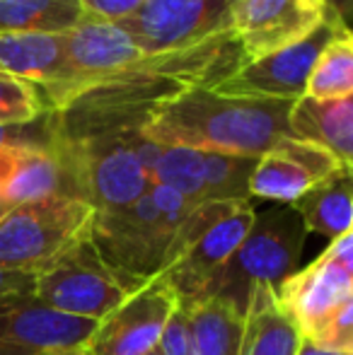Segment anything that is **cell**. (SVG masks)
<instances>
[{
    "label": "cell",
    "instance_id": "1",
    "mask_svg": "<svg viewBox=\"0 0 353 355\" xmlns=\"http://www.w3.org/2000/svg\"><path fill=\"white\" fill-rule=\"evenodd\" d=\"M293 102L225 97L211 87H191L160 102L143 123L148 141L203 153L261 157L288 138Z\"/></svg>",
    "mask_w": 353,
    "mask_h": 355
},
{
    "label": "cell",
    "instance_id": "2",
    "mask_svg": "<svg viewBox=\"0 0 353 355\" xmlns=\"http://www.w3.org/2000/svg\"><path fill=\"white\" fill-rule=\"evenodd\" d=\"M191 208L193 203L177 191L150 184L128 206L94 211L87 239L109 268L128 281L148 283L162 273L179 223Z\"/></svg>",
    "mask_w": 353,
    "mask_h": 355
},
{
    "label": "cell",
    "instance_id": "3",
    "mask_svg": "<svg viewBox=\"0 0 353 355\" xmlns=\"http://www.w3.org/2000/svg\"><path fill=\"white\" fill-rule=\"evenodd\" d=\"M250 201L198 203L179 223L160 278L179 304L211 297L223 268L255 223Z\"/></svg>",
    "mask_w": 353,
    "mask_h": 355
},
{
    "label": "cell",
    "instance_id": "4",
    "mask_svg": "<svg viewBox=\"0 0 353 355\" xmlns=\"http://www.w3.org/2000/svg\"><path fill=\"white\" fill-rule=\"evenodd\" d=\"M305 225L291 206L255 213L247 237L223 268L211 297H223L245 314L250 297L261 288L276 293L298 271L305 247Z\"/></svg>",
    "mask_w": 353,
    "mask_h": 355
},
{
    "label": "cell",
    "instance_id": "5",
    "mask_svg": "<svg viewBox=\"0 0 353 355\" xmlns=\"http://www.w3.org/2000/svg\"><path fill=\"white\" fill-rule=\"evenodd\" d=\"M80 182L83 201L94 211H114L150 189V172L162 145L148 141L143 128L109 131L87 138H63Z\"/></svg>",
    "mask_w": 353,
    "mask_h": 355
},
{
    "label": "cell",
    "instance_id": "6",
    "mask_svg": "<svg viewBox=\"0 0 353 355\" xmlns=\"http://www.w3.org/2000/svg\"><path fill=\"white\" fill-rule=\"evenodd\" d=\"M92 215L87 201L66 196L12 206L0 218V266L44 271L85 237Z\"/></svg>",
    "mask_w": 353,
    "mask_h": 355
},
{
    "label": "cell",
    "instance_id": "7",
    "mask_svg": "<svg viewBox=\"0 0 353 355\" xmlns=\"http://www.w3.org/2000/svg\"><path fill=\"white\" fill-rule=\"evenodd\" d=\"M141 285L109 268L85 234L51 266L34 273L32 297L56 312L99 322Z\"/></svg>",
    "mask_w": 353,
    "mask_h": 355
},
{
    "label": "cell",
    "instance_id": "8",
    "mask_svg": "<svg viewBox=\"0 0 353 355\" xmlns=\"http://www.w3.org/2000/svg\"><path fill=\"white\" fill-rule=\"evenodd\" d=\"M143 58L146 53L119 22L83 15L80 22L66 32L61 80L53 87L42 89L49 112H61L78 94L109 83Z\"/></svg>",
    "mask_w": 353,
    "mask_h": 355
},
{
    "label": "cell",
    "instance_id": "9",
    "mask_svg": "<svg viewBox=\"0 0 353 355\" xmlns=\"http://www.w3.org/2000/svg\"><path fill=\"white\" fill-rule=\"evenodd\" d=\"M281 309L302 338H312L344 304L353 302V234H341L276 290Z\"/></svg>",
    "mask_w": 353,
    "mask_h": 355
},
{
    "label": "cell",
    "instance_id": "10",
    "mask_svg": "<svg viewBox=\"0 0 353 355\" xmlns=\"http://www.w3.org/2000/svg\"><path fill=\"white\" fill-rule=\"evenodd\" d=\"M232 3L235 0H143L141 8L119 24L146 56H160L230 34Z\"/></svg>",
    "mask_w": 353,
    "mask_h": 355
},
{
    "label": "cell",
    "instance_id": "11",
    "mask_svg": "<svg viewBox=\"0 0 353 355\" xmlns=\"http://www.w3.org/2000/svg\"><path fill=\"white\" fill-rule=\"evenodd\" d=\"M325 0H235L230 10V37L242 61H257L307 39L325 24Z\"/></svg>",
    "mask_w": 353,
    "mask_h": 355
},
{
    "label": "cell",
    "instance_id": "12",
    "mask_svg": "<svg viewBox=\"0 0 353 355\" xmlns=\"http://www.w3.org/2000/svg\"><path fill=\"white\" fill-rule=\"evenodd\" d=\"M341 19L334 12L327 15L325 24L307 39L268 53L257 61H247L230 73L225 80L213 85L218 94L225 97H245V99H278V102H295L305 94V85L317 56L334 34ZM346 24V22H344Z\"/></svg>",
    "mask_w": 353,
    "mask_h": 355
},
{
    "label": "cell",
    "instance_id": "13",
    "mask_svg": "<svg viewBox=\"0 0 353 355\" xmlns=\"http://www.w3.org/2000/svg\"><path fill=\"white\" fill-rule=\"evenodd\" d=\"M94 329V319L56 312L32 295L0 300V355H76Z\"/></svg>",
    "mask_w": 353,
    "mask_h": 355
},
{
    "label": "cell",
    "instance_id": "14",
    "mask_svg": "<svg viewBox=\"0 0 353 355\" xmlns=\"http://www.w3.org/2000/svg\"><path fill=\"white\" fill-rule=\"evenodd\" d=\"M177 297L160 276L133 290L117 309L97 322L87 355H148L157 348Z\"/></svg>",
    "mask_w": 353,
    "mask_h": 355
},
{
    "label": "cell",
    "instance_id": "15",
    "mask_svg": "<svg viewBox=\"0 0 353 355\" xmlns=\"http://www.w3.org/2000/svg\"><path fill=\"white\" fill-rule=\"evenodd\" d=\"M339 169H344V164L329 150L291 136L281 138L271 150L257 157L250 177V198L291 206L307 189Z\"/></svg>",
    "mask_w": 353,
    "mask_h": 355
},
{
    "label": "cell",
    "instance_id": "16",
    "mask_svg": "<svg viewBox=\"0 0 353 355\" xmlns=\"http://www.w3.org/2000/svg\"><path fill=\"white\" fill-rule=\"evenodd\" d=\"M58 128V126H56ZM0 196L10 206L44 201V198H80V182L66 143L56 133V141L46 148H24L15 157L8 182L0 187Z\"/></svg>",
    "mask_w": 353,
    "mask_h": 355
},
{
    "label": "cell",
    "instance_id": "17",
    "mask_svg": "<svg viewBox=\"0 0 353 355\" xmlns=\"http://www.w3.org/2000/svg\"><path fill=\"white\" fill-rule=\"evenodd\" d=\"M288 133L329 150L344 167H353V97L312 99L302 94L291 104Z\"/></svg>",
    "mask_w": 353,
    "mask_h": 355
},
{
    "label": "cell",
    "instance_id": "18",
    "mask_svg": "<svg viewBox=\"0 0 353 355\" xmlns=\"http://www.w3.org/2000/svg\"><path fill=\"white\" fill-rule=\"evenodd\" d=\"M66 34H0V75L49 89L61 80Z\"/></svg>",
    "mask_w": 353,
    "mask_h": 355
},
{
    "label": "cell",
    "instance_id": "19",
    "mask_svg": "<svg viewBox=\"0 0 353 355\" xmlns=\"http://www.w3.org/2000/svg\"><path fill=\"white\" fill-rule=\"evenodd\" d=\"M300 331L281 309L276 293L257 290L242 314L240 355H295Z\"/></svg>",
    "mask_w": 353,
    "mask_h": 355
},
{
    "label": "cell",
    "instance_id": "20",
    "mask_svg": "<svg viewBox=\"0 0 353 355\" xmlns=\"http://www.w3.org/2000/svg\"><path fill=\"white\" fill-rule=\"evenodd\" d=\"M291 208L300 215L307 232L325 234L329 239L349 234L353 225L351 169H339L325 182L307 189L298 201L291 203Z\"/></svg>",
    "mask_w": 353,
    "mask_h": 355
},
{
    "label": "cell",
    "instance_id": "21",
    "mask_svg": "<svg viewBox=\"0 0 353 355\" xmlns=\"http://www.w3.org/2000/svg\"><path fill=\"white\" fill-rule=\"evenodd\" d=\"M179 307L187 317L193 355H240L242 314L227 300L203 297Z\"/></svg>",
    "mask_w": 353,
    "mask_h": 355
},
{
    "label": "cell",
    "instance_id": "22",
    "mask_svg": "<svg viewBox=\"0 0 353 355\" xmlns=\"http://www.w3.org/2000/svg\"><path fill=\"white\" fill-rule=\"evenodd\" d=\"M80 17V0H0V34H66Z\"/></svg>",
    "mask_w": 353,
    "mask_h": 355
},
{
    "label": "cell",
    "instance_id": "23",
    "mask_svg": "<svg viewBox=\"0 0 353 355\" xmlns=\"http://www.w3.org/2000/svg\"><path fill=\"white\" fill-rule=\"evenodd\" d=\"M305 94L312 99L353 97V34L349 24H336L312 66Z\"/></svg>",
    "mask_w": 353,
    "mask_h": 355
},
{
    "label": "cell",
    "instance_id": "24",
    "mask_svg": "<svg viewBox=\"0 0 353 355\" xmlns=\"http://www.w3.org/2000/svg\"><path fill=\"white\" fill-rule=\"evenodd\" d=\"M150 184H160L179 196H184L189 203L198 206L206 203V187H208V164L206 153L193 148H165L162 145L155 164L150 172Z\"/></svg>",
    "mask_w": 353,
    "mask_h": 355
},
{
    "label": "cell",
    "instance_id": "25",
    "mask_svg": "<svg viewBox=\"0 0 353 355\" xmlns=\"http://www.w3.org/2000/svg\"><path fill=\"white\" fill-rule=\"evenodd\" d=\"M49 112L42 87L24 80L0 75V126L32 123Z\"/></svg>",
    "mask_w": 353,
    "mask_h": 355
},
{
    "label": "cell",
    "instance_id": "26",
    "mask_svg": "<svg viewBox=\"0 0 353 355\" xmlns=\"http://www.w3.org/2000/svg\"><path fill=\"white\" fill-rule=\"evenodd\" d=\"M56 114L46 112L32 123H5L0 126V153L22 148H46L56 141Z\"/></svg>",
    "mask_w": 353,
    "mask_h": 355
},
{
    "label": "cell",
    "instance_id": "27",
    "mask_svg": "<svg viewBox=\"0 0 353 355\" xmlns=\"http://www.w3.org/2000/svg\"><path fill=\"white\" fill-rule=\"evenodd\" d=\"M157 351L162 355H193L191 338H189L187 329V317H184V309L179 304L172 309L170 319H167L165 331H162L160 343H157Z\"/></svg>",
    "mask_w": 353,
    "mask_h": 355
},
{
    "label": "cell",
    "instance_id": "28",
    "mask_svg": "<svg viewBox=\"0 0 353 355\" xmlns=\"http://www.w3.org/2000/svg\"><path fill=\"white\" fill-rule=\"evenodd\" d=\"M143 0H80V8L85 17L107 19V22H121L131 17Z\"/></svg>",
    "mask_w": 353,
    "mask_h": 355
},
{
    "label": "cell",
    "instance_id": "29",
    "mask_svg": "<svg viewBox=\"0 0 353 355\" xmlns=\"http://www.w3.org/2000/svg\"><path fill=\"white\" fill-rule=\"evenodd\" d=\"M34 273L10 271L0 266V300L15 297V295H32Z\"/></svg>",
    "mask_w": 353,
    "mask_h": 355
},
{
    "label": "cell",
    "instance_id": "30",
    "mask_svg": "<svg viewBox=\"0 0 353 355\" xmlns=\"http://www.w3.org/2000/svg\"><path fill=\"white\" fill-rule=\"evenodd\" d=\"M295 355H353V353H341V351H329V348H322L317 343L307 341V338L300 336V343H298Z\"/></svg>",
    "mask_w": 353,
    "mask_h": 355
},
{
    "label": "cell",
    "instance_id": "31",
    "mask_svg": "<svg viewBox=\"0 0 353 355\" xmlns=\"http://www.w3.org/2000/svg\"><path fill=\"white\" fill-rule=\"evenodd\" d=\"M327 8H329V12H334L336 17L341 19V22L349 24V17H351V10H353V0H325ZM351 27V24H349Z\"/></svg>",
    "mask_w": 353,
    "mask_h": 355
},
{
    "label": "cell",
    "instance_id": "32",
    "mask_svg": "<svg viewBox=\"0 0 353 355\" xmlns=\"http://www.w3.org/2000/svg\"><path fill=\"white\" fill-rule=\"evenodd\" d=\"M17 153L19 150H3V153H0V187L8 182L10 172H12V167H15V157H17Z\"/></svg>",
    "mask_w": 353,
    "mask_h": 355
},
{
    "label": "cell",
    "instance_id": "33",
    "mask_svg": "<svg viewBox=\"0 0 353 355\" xmlns=\"http://www.w3.org/2000/svg\"><path fill=\"white\" fill-rule=\"evenodd\" d=\"M10 208H12V206H10V203H8V201H5V198H3V196H0V218H3V215H5V213H8V211H10Z\"/></svg>",
    "mask_w": 353,
    "mask_h": 355
},
{
    "label": "cell",
    "instance_id": "34",
    "mask_svg": "<svg viewBox=\"0 0 353 355\" xmlns=\"http://www.w3.org/2000/svg\"><path fill=\"white\" fill-rule=\"evenodd\" d=\"M148 355H162L160 351H157V348H155V351H153V353H148Z\"/></svg>",
    "mask_w": 353,
    "mask_h": 355
},
{
    "label": "cell",
    "instance_id": "35",
    "mask_svg": "<svg viewBox=\"0 0 353 355\" xmlns=\"http://www.w3.org/2000/svg\"><path fill=\"white\" fill-rule=\"evenodd\" d=\"M76 355H87V353H85V351H83V353H76Z\"/></svg>",
    "mask_w": 353,
    "mask_h": 355
}]
</instances>
